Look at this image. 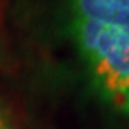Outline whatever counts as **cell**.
I'll return each instance as SVG.
<instances>
[{
    "instance_id": "obj_3",
    "label": "cell",
    "mask_w": 129,
    "mask_h": 129,
    "mask_svg": "<svg viewBox=\"0 0 129 129\" xmlns=\"http://www.w3.org/2000/svg\"><path fill=\"white\" fill-rule=\"evenodd\" d=\"M0 129H9V125H7V122H6L2 111H0Z\"/></svg>"
},
{
    "instance_id": "obj_2",
    "label": "cell",
    "mask_w": 129,
    "mask_h": 129,
    "mask_svg": "<svg viewBox=\"0 0 129 129\" xmlns=\"http://www.w3.org/2000/svg\"><path fill=\"white\" fill-rule=\"evenodd\" d=\"M75 19L129 30V0H69Z\"/></svg>"
},
{
    "instance_id": "obj_1",
    "label": "cell",
    "mask_w": 129,
    "mask_h": 129,
    "mask_svg": "<svg viewBox=\"0 0 129 129\" xmlns=\"http://www.w3.org/2000/svg\"><path fill=\"white\" fill-rule=\"evenodd\" d=\"M70 33L96 93L129 115V30L73 17Z\"/></svg>"
}]
</instances>
